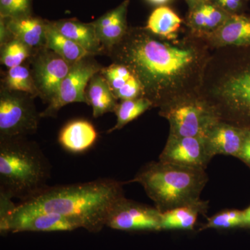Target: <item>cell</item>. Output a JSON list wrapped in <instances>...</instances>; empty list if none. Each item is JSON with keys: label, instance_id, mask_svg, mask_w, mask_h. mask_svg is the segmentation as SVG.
<instances>
[{"label": "cell", "instance_id": "cell-1", "mask_svg": "<svg viewBox=\"0 0 250 250\" xmlns=\"http://www.w3.org/2000/svg\"><path fill=\"white\" fill-rule=\"evenodd\" d=\"M213 49L190 30L167 40L146 27H129L108 56L139 80L143 97L161 108L199 96Z\"/></svg>", "mask_w": 250, "mask_h": 250}, {"label": "cell", "instance_id": "cell-2", "mask_svg": "<svg viewBox=\"0 0 250 250\" xmlns=\"http://www.w3.org/2000/svg\"><path fill=\"white\" fill-rule=\"evenodd\" d=\"M200 96L220 121L250 130V46L213 49Z\"/></svg>", "mask_w": 250, "mask_h": 250}, {"label": "cell", "instance_id": "cell-3", "mask_svg": "<svg viewBox=\"0 0 250 250\" xmlns=\"http://www.w3.org/2000/svg\"><path fill=\"white\" fill-rule=\"evenodd\" d=\"M125 197L123 183L112 179L48 187L16 205L11 214L58 213L78 222L81 227L98 228L106 225L111 210Z\"/></svg>", "mask_w": 250, "mask_h": 250}, {"label": "cell", "instance_id": "cell-4", "mask_svg": "<svg viewBox=\"0 0 250 250\" xmlns=\"http://www.w3.org/2000/svg\"><path fill=\"white\" fill-rule=\"evenodd\" d=\"M49 177L48 161L35 143L0 138V193L25 201L47 188Z\"/></svg>", "mask_w": 250, "mask_h": 250}, {"label": "cell", "instance_id": "cell-5", "mask_svg": "<svg viewBox=\"0 0 250 250\" xmlns=\"http://www.w3.org/2000/svg\"><path fill=\"white\" fill-rule=\"evenodd\" d=\"M208 181L203 169L164 161H152L141 167L132 180L141 184L161 213L200 201Z\"/></svg>", "mask_w": 250, "mask_h": 250}, {"label": "cell", "instance_id": "cell-6", "mask_svg": "<svg viewBox=\"0 0 250 250\" xmlns=\"http://www.w3.org/2000/svg\"><path fill=\"white\" fill-rule=\"evenodd\" d=\"M159 115L170 125L172 136L203 137L210 125L219 120L213 108L200 95L159 108Z\"/></svg>", "mask_w": 250, "mask_h": 250}, {"label": "cell", "instance_id": "cell-7", "mask_svg": "<svg viewBox=\"0 0 250 250\" xmlns=\"http://www.w3.org/2000/svg\"><path fill=\"white\" fill-rule=\"evenodd\" d=\"M32 96L1 88L0 95V138L25 137L38 129L41 113Z\"/></svg>", "mask_w": 250, "mask_h": 250}, {"label": "cell", "instance_id": "cell-8", "mask_svg": "<svg viewBox=\"0 0 250 250\" xmlns=\"http://www.w3.org/2000/svg\"><path fill=\"white\" fill-rule=\"evenodd\" d=\"M103 67L89 55L72 65L70 72L63 79L57 95L47 107L41 113V118L57 116L61 108L72 103L88 104L85 90L92 77L101 71Z\"/></svg>", "mask_w": 250, "mask_h": 250}, {"label": "cell", "instance_id": "cell-9", "mask_svg": "<svg viewBox=\"0 0 250 250\" xmlns=\"http://www.w3.org/2000/svg\"><path fill=\"white\" fill-rule=\"evenodd\" d=\"M31 65V75L39 97L49 104L57 95L62 81L73 64L45 47L34 51Z\"/></svg>", "mask_w": 250, "mask_h": 250}, {"label": "cell", "instance_id": "cell-10", "mask_svg": "<svg viewBox=\"0 0 250 250\" xmlns=\"http://www.w3.org/2000/svg\"><path fill=\"white\" fill-rule=\"evenodd\" d=\"M161 213L155 207L143 205L123 197L111 210L106 225L124 231H158Z\"/></svg>", "mask_w": 250, "mask_h": 250}, {"label": "cell", "instance_id": "cell-11", "mask_svg": "<svg viewBox=\"0 0 250 250\" xmlns=\"http://www.w3.org/2000/svg\"><path fill=\"white\" fill-rule=\"evenodd\" d=\"M212 159L203 137H180L169 134L159 160L206 170Z\"/></svg>", "mask_w": 250, "mask_h": 250}, {"label": "cell", "instance_id": "cell-12", "mask_svg": "<svg viewBox=\"0 0 250 250\" xmlns=\"http://www.w3.org/2000/svg\"><path fill=\"white\" fill-rule=\"evenodd\" d=\"M80 227L78 222L58 213H36L11 214L1 229L14 231H71Z\"/></svg>", "mask_w": 250, "mask_h": 250}, {"label": "cell", "instance_id": "cell-13", "mask_svg": "<svg viewBox=\"0 0 250 250\" xmlns=\"http://www.w3.org/2000/svg\"><path fill=\"white\" fill-rule=\"evenodd\" d=\"M246 129L217 120L207 130L203 139L212 157L217 155L238 158Z\"/></svg>", "mask_w": 250, "mask_h": 250}, {"label": "cell", "instance_id": "cell-14", "mask_svg": "<svg viewBox=\"0 0 250 250\" xmlns=\"http://www.w3.org/2000/svg\"><path fill=\"white\" fill-rule=\"evenodd\" d=\"M129 0H125L115 9L108 11L92 22L104 53L110 54L127 33L126 16Z\"/></svg>", "mask_w": 250, "mask_h": 250}, {"label": "cell", "instance_id": "cell-15", "mask_svg": "<svg viewBox=\"0 0 250 250\" xmlns=\"http://www.w3.org/2000/svg\"><path fill=\"white\" fill-rule=\"evenodd\" d=\"M212 49L250 46V16L243 14L230 15L216 31L202 36Z\"/></svg>", "mask_w": 250, "mask_h": 250}, {"label": "cell", "instance_id": "cell-16", "mask_svg": "<svg viewBox=\"0 0 250 250\" xmlns=\"http://www.w3.org/2000/svg\"><path fill=\"white\" fill-rule=\"evenodd\" d=\"M13 39L21 41L33 50L45 48L48 21L33 16L1 18Z\"/></svg>", "mask_w": 250, "mask_h": 250}, {"label": "cell", "instance_id": "cell-17", "mask_svg": "<svg viewBox=\"0 0 250 250\" xmlns=\"http://www.w3.org/2000/svg\"><path fill=\"white\" fill-rule=\"evenodd\" d=\"M230 15L208 0H204L189 9L187 24L189 30L202 37L221 27Z\"/></svg>", "mask_w": 250, "mask_h": 250}, {"label": "cell", "instance_id": "cell-18", "mask_svg": "<svg viewBox=\"0 0 250 250\" xmlns=\"http://www.w3.org/2000/svg\"><path fill=\"white\" fill-rule=\"evenodd\" d=\"M51 22L61 34L81 46L90 55L104 53L93 23L82 22L76 19L61 20Z\"/></svg>", "mask_w": 250, "mask_h": 250}, {"label": "cell", "instance_id": "cell-19", "mask_svg": "<svg viewBox=\"0 0 250 250\" xmlns=\"http://www.w3.org/2000/svg\"><path fill=\"white\" fill-rule=\"evenodd\" d=\"M98 138V133L91 123L83 120L70 122L61 131L59 142L65 150L82 153L90 149Z\"/></svg>", "mask_w": 250, "mask_h": 250}, {"label": "cell", "instance_id": "cell-20", "mask_svg": "<svg viewBox=\"0 0 250 250\" xmlns=\"http://www.w3.org/2000/svg\"><path fill=\"white\" fill-rule=\"evenodd\" d=\"M85 98L88 104L93 108L95 118L109 112H115L118 104V98L100 72L90 80L85 90Z\"/></svg>", "mask_w": 250, "mask_h": 250}, {"label": "cell", "instance_id": "cell-21", "mask_svg": "<svg viewBox=\"0 0 250 250\" xmlns=\"http://www.w3.org/2000/svg\"><path fill=\"white\" fill-rule=\"evenodd\" d=\"M208 202L200 201L163 212L161 229L164 230L193 229L199 215L207 213Z\"/></svg>", "mask_w": 250, "mask_h": 250}, {"label": "cell", "instance_id": "cell-22", "mask_svg": "<svg viewBox=\"0 0 250 250\" xmlns=\"http://www.w3.org/2000/svg\"><path fill=\"white\" fill-rule=\"evenodd\" d=\"M182 22L183 20L173 10L167 6H161L149 16L146 28L156 36L173 40L179 37L178 32Z\"/></svg>", "mask_w": 250, "mask_h": 250}, {"label": "cell", "instance_id": "cell-23", "mask_svg": "<svg viewBox=\"0 0 250 250\" xmlns=\"http://www.w3.org/2000/svg\"><path fill=\"white\" fill-rule=\"evenodd\" d=\"M46 39V48L58 54L70 63H75L81 59L90 55L81 46L61 34L54 27L51 21L47 23Z\"/></svg>", "mask_w": 250, "mask_h": 250}, {"label": "cell", "instance_id": "cell-24", "mask_svg": "<svg viewBox=\"0 0 250 250\" xmlns=\"http://www.w3.org/2000/svg\"><path fill=\"white\" fill-rule=\"evenodd\" d=\"M152 108V103L143 97L133 100H121L114 112L117 116L116 124L108 130V134L123 129L125 125L139 118L145 112Z\"/></svg>", "mask_w": 250, "mask_h": 250}, {"label": "cell", "instance_id": "cell-25", "mask_svg": "<svg viewBox=\"0 0 250 250\" xmlns=\"http://www.w3.org/2000/svg\"><path fill=\"white\" fill-rule=\"evenodd\" d=\"M2 84L6 89L27 93L33 98L39 97L31 72L24 65L9 68L3 79Z\"/></svg>", "mask_w": 250, "mask_h": 250}, {"label": "cell", "instance_id": "cell-26", "mask_svg": "<svg viewBox=\"0 0 250 250\" xmlns=\"http://www.w3.org/2000/svg\"><path fill=\"white\" fill-rule=\"evenodd\" d=\"M34 52L25 44L11 39L1 45V62L8 68L19 66L23 62L29 58Z\"/></svg>", "mask_w": 250, "mask_h": 250}, {"label": "cell", "instance_id": "cell-27", "mask_svg": "<svg viewBox=\"0 0 250 250\" xmlns=\"http://www.w3.org/2000/svg\"><path fill=\"white\" fill-rule=\"evenodd\" d=\"M245 227L244 210L227 209L222 210L208 218L204 229H230Z\"/></svg>", "mask_w": 250, "mask_h": 250}, {"label": "cell", "instance_id": "cell-28", "mask_svg": "<svg viewBox=\"0 0 250 250\" xmlns=\"http://www.w3.org/2000/svg\"><path fill=\"white\" fill-rule=\"evenodd\" d=\"M100 73L107 81L114 95L135 76L127 67L117 62H113L109 66L103 67Z\"/></svg>", "mask_w": 250, "mask_h": 250}, {"label": "cell", "instance_id": "cell-29", "mask_svg": "<svg viewBox=\"0 0 250 250\" xmlns=\"http://www.w3.org/2000/svg\"><path fill=\"white\" fill-rule=\"evenodd\" d=\"M33 0H0V18L32 16Z\"/></svg>", "mask_w": 250, "mask_h": 250}, {"label": "cell", "instance_id": "cell-30", "mask_svg": "<svg viewBox=\"0 0 250 250\" xmlns=\"http://www.w3.org/2000/svg\"><path fill=\"white\" fill-rule=\"evenodd\" d=\"M229 14H242L246 0H208Z\"/></svg>", "mask_w": 250, "mask_h": 250}, {"label": "cell", "instance_id": "cell-31", "mask_svg": "<svg viewBox=\"0 0 250 250\" xmlns=\"http://www.w3.org/2000/svg\"><path fill=\"white\" fill-rule=\"evenodd\" d=\"M238 159H241L250 167V130L246 129V136Z\"/></svg>", "mask_w": 250, "mask_h": 250}, {"label": "cell", "instance_id": "cell-32", "mask_svg": "<svg viewBox=\"0 0 250 250\" xmlns=\"http://www.w3.org/2000/svg\"><path fill=\"white\" fill-rule=\"evenodd\" d=\"M188 5L189 9H191L195 7L197 4H200L204 0H186Z\"/></svg>", "mask_w": 250, "mask_h": 250}, {"label": "cell", "instance_id": "cell-33", "mask_svg": "<svg viewBox=\"0 0 250 250\" xmlns=\"http://www.w3.org/2000/svg\"><path fill=\"white\" fill-rule=\"evenodd\" d=\"M170 1V0H147L148 2L154 5H164Z\"/></svg>", "mask_w": 250, "mask_h": 250}, {"label": "cell", "instance_id": "cell-34", "mask_svg": "<svg viewBox=\"0 0 250 250\" xmlns=\"http://www.w3.org/2000/svg\"><path fill=\"white\" fill-rule=\"evenodd\" d=\"M249 208H250V207H249Z\"/></svg>", "mask_w": 250, "mask_h": 250}]
</instances>
